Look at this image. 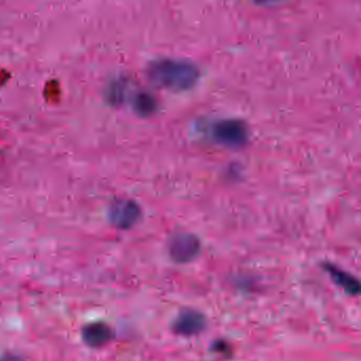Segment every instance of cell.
<instances>
[{"label":"cell","mask_w":361,"mask_h":361,"mask_svg":"<svg viewBox=\"0 0 361 361\" xmlns=\"http://www.w3.org/2000/svg\"><path fill=\"white\" fill-rule=\"evenodd\" d=\"M169 254L171 259L179 264L189 263L197 256L200 243L193 234L178 233L173 235L169 240Z\"/></svg>","instance_id":"cell-3"},{"label":"cell","mask_w":361,"mask_h":361,"mask_svg":"<svg viewBox=\"0 0 361 361\" xmlns=\"http://www.w3.org/2000/svg\"><path fill=\"white\" fill-rule=\"evenodd\" d=\"M111 222L119 228L132 227L140 217L139 205L132 200H118L111 204L109 211Z\"/></svg>","instance_id":"cell-5"},{"label":"cell","mask_w":361,"mask_h":361,"mask_svg":"<svg viewBox=\"0 0 361 361\" xmlns=\"http://www.w3.org/2000/svg\"><path fill=\"white\" fill-rule=\"evenodd\" d=\"M147 77L158 87L182 92L191 88L197 82L199 70L190 62L158 59L148 66Z\"/></svg>","instance_id":"cell-1"},{"label":"cell","mask_w":361,"mask_h":361,"mask_svg":"<svg viewBox=\"0 0 361 361\" xmlns=\"http://www.w3.org/2000/svg\"><path fill=\"white\" fill-rule=\"evenodd\" d=\"M326 272L329 274L333 281L336 283L338 286L343 288L346 292L351 294H358L360 291V284L356 278L347 274L337 266H334L330 264L324 265Z\"/></svg>","instance_id":"cell-6"},{"label":"cell","mask_w":361,"mask_h":361,"mask_svg":"<svg viewBox=\"0 0 361 361\" xmlns=\"http://www.w3.org/2000/svg\"><path fill=\"white\" fill-rule=\"evenodd\" d=\"M214 349L215 351L219 352V353H227L228 352V344L226 342H215L214 343Z\"/></svg>","instance_id":"cell-8"},{"label":"cell","mask_w":361,"mask_h":361,"mask_svg":"<svg viewBox=\"0 0 361 361\" xmlns=\"http://www.w3.org/2000/svg\"><path fill=\"white\" fill-rule=\"evenodd\" d=\"M213 137L218 143L230 147H239L247 142L248 131L242 121L224 120L214 126Z\"/></svg>","instance_id":"cell-2"},{"label":"cell","mask_w":361,"mask_h":361,"mask_svg":"<svg viewBox=\"0 0 361 361\" xmlns=\"http://www.w3.org/2000/svg\"><path fill=\"white\" fill-rule=\"evenodd\" d=\"M133 107L137 113L142 117H147L157 108L155 99L147 93H139L133 100Z\"/></svg>","instance_id":"cell-7"},{"label":"cell","mask_w":361,"mask_h":361,"mask_svg":"<svg viewBox=\"0 0 361 361\" xmlns=\"http://www.w3.org/2000/svg\"><path fill=\"white\" fill-rule=\"evenodd\" d=\"M205 327V319L202 314L194 309H184L173 323V330L183 336H194Z\"/></svg>","instance_id":"cell-4"}]
</instances>
